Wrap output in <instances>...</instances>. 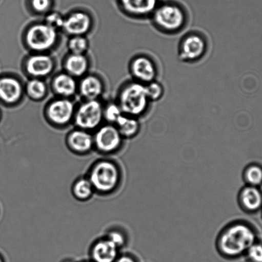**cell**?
Returning a JSON list of instances; mask_svg holds the SVG:
<instances>
[{"label":"cell","instance_id":"obj_15","mask_svg":"<svg viewBox=\"0 0 262 262\" xmlns=\"http://www.w3.org/2000/svg\"><path fill=\"white\" fill-rule=\"evenodd\" d=\"M104 82L99 77L94 74L82 77L78 83V92L85 101L98 100L104 93Z\"/></svg>","mask_w":262,"mask_h":262},{"label":"cell","instance_id":"obj_5","mask_svg":"<svg viewBox=\"0 0 262 262\" xmlns=\"http://www.w3.org/2000/svg\"><path fill=\"white\" fill-rule=\"evenodd\" d=\"M104 106L99 100L85 101L75 110L74 124L80 129H96L104 119Z\"/></svg>","mask_w":262,"mask_h":262},{"label":"cell","instance_id":"obj_31","mask_svg":"<svg viewBox=\"0 0 262 262\" xmlns=\"http://www.w3.org/2000/svg\"><path fill=\"white\" fill-rule=\"evenodd\" d=\"M108 239L112 241L118 248L122 247L125 243V238L122 233L118 232H110L108 236Z\"/></svg>","mask_w":262,"mask_h":262},{"label":"cell","instance_id":"obj_2","mask_svg":"<svg viewBox=\"0 0 262 262\" xmlns=\"http://www.w3.org/2000/svg\"><path fill=\"white\" fill-rule=\"evenodd\" d=\"M151 101L146 85L135 80L123 84L118 93L117 103L123 114L138 118L145 115L150 108Z\"/></svg>","mask_w":262,"mask_h":262},{"label":"cell","instance_id":"obj_32","mask_svg":"<svg viewBox=\"0 0 262 262\" xmlns=\"http://www.w3.org/2000/svg\"><path fill=\"white\" fill-rule=\"evenodd\" d=\"M115 262H137L132 256L123 255L118 256Z\"/></svg>","mask_w":262,"mask_h":262},{"label":"cell","instance_id":"obj_22","mask_svg":"<svg viewBox=\"0 0 262 262\" xmlns=\"http://www.w3.org/2000/svg\"><path fill=\"white\" fill-rule=\"evenodd\" d=\"M48 86L43 79L31 78L25 86V92L31 100L42 101L48 94Z\"/></svg>","mask_w":262,"mask_h":262},{"label":"cell","instance_id":"obj_21","mask_svg":"<svg viewBox=\"0 0 262 262\" xmlns=\"http://www.w3.org/2000/svg\"><path fill=\"white\" fill-rule=\"evenodd\" d=\"M123 137L132 138L139 132L140 125L137 118L123 114L114 124Z\"/></svg>","mask_w":262,"mask_h":262},{"label":"cell","instance_id":"obj_20","mask_svg":"<svg viewBox=\"0 0 262 262\" xmlns=\"http://www.w3.org/2000/svg\"><path fill=\"white\" fill-rule=\"evenodd\" d=\"M240 201L246 210L254 211L259 209L262 204V196L258 189L253 186H248L242 190L240 194Z\"/></svg>","mask_w":262,"mask_h":262},{"label":"cell","instance_id":"obj_35","mask_svg":"<svg viewBox=\"0 0 262 262\" xmlns=\"http://www.w3.org/2000/svg\"><path fill=\"white\" fill-rule=\"evenodd\" d=\"M63 262H73V261H70V260H66V261H63Z\"/></svg>","mask_w":262,"mask_h":262},{"label":"cell","instance_id":"obj_13","mask_svg":"<svg viewBox=\"0 0 262 262\" xmlns=\"http://www.w3.org/2000/svg\"><path fill=\"white\" fill-rule=\"evenodd\" d=\"M92 27L91 15L83 11L71 12L64 19L63 30L69 36H86Z\"/></svg>","mask_w":262,"mask_h":262},{"label":"cell","instance_id":"obj_6","mask_svg":"<svg viewBox=\"0 0 262 262\" xmlns=\"http://www.w3.org/2000/svg\"><path fill=\"white\" fill-rule=\"evenodd\" d=\"M208 42L201 33L189 32L182 37L179 43V60L186 63H195L201 60L207 52Z\"/></svg>","mask_w":262,"mask_h":262},{"label":"cell","instance_id":"obj_28","mask_svg":"<svg viewBox=\"0 0 262 262\" xmlns=\"http://www.w3.org/2000/svg\"><path fill=\"white\" fill-rule=\"evenodd\" d=\"M245 177L251 186H257L262 182V169L256 166L249 167L246 169Z\"/></svg>","mask_w":262,"mask_h":262},{"label":"cell","instance_id":"obj_3","mask_svg":"<svg viewBox=\"0 0 262 262\" xmlns=\"http://www.w3.org/2000/svg\"><path fill=\"white\" fill-rule=\"evenodd\" d=\"M150 18L154 27L166 35L178 34L186 28L188 22L185 10L174 4L158 5Z\"/></svg>","mask_w":262,"mask_h":262},{"label":"cell","instance_id":"obj_9","mask_svg":"<svg viewBox=\"0 0 262 262\" xmlns=\"http://www.w3.org/2000/svg\"><path fill=\"white\" fill-rule=\"evenodd\" d=\"M129 69L133 80L145 84L156 80L158 74L155 61L146 55L134 56L130 61Z\"/></svg>","mask_w":262,"mask_h":262},{"label":"cell","instance_id":"obj_26","mask_svg":"<svg viewBox=\"0 0 262 262\" xmlns=\"http://www.w3.org/2000/svg\"><path fill=\"white\" fill-rule=\"evenodd\" d=\"M145 85L148 98L151 102L160 101L163 98L165 90L160 82L155 80Z\"/></svg>","mask_w":262,"mask_h":262},{"label":"cell","instance_id":"obj_27","mask_svg":"<svg viewBox=\"0 0 262 262\" xmlns=\"http://www.w3.org/2000/svg\"><path fill=\"white\" fill-rule=\"evenodd\" d=\"M64 19L65 17H63L60 13L51 12L48 13L46 15L44 23L58 32L59 30H63Z\"/></svg>","mask_w":262,"mask_h":262},{"label":"cell","instance_id":"obj_11","mask_svg":"<svg viewBox=\"0 0 262 262\" xmlns=\"http://www.w3.org/2000/svg\"><path fill=\"white\" fill-rule=\"evenodd\" d=\"M25 87L16 77L0 76V102L7 106L16 104L22 99Z\"/></svg>","mask_w":262,"mask_h":262},{"label":"cell","instance_id":"obj_25","mask_svg":"<svg viewBox=\"0 0 262 262\" xmlns=\"http://www.w3.org/2000/svg\"><path fill=\"white\" fill-rule=\"evenodd\" d=\"M123 115L119 105L115 102H109L104 106V118L110 124L114 125Z\"/></svg>","mask_w":262,"mask_h":262},{"label":"cell","instance_id":"obj_10","mask_svg":"<svg viewBox=\"0 0 262 262\" xmlns=\"http://www.w3.org/2000/svg\"><path fill=\"white\" fill-rule=\"evenodd\" d=\"M55 68L53 58L46 53H33L24 62L25 73L31 78H45L53 73Z\"/></svg>","mask_w":262,"mask_h":262},{"label":"cell","instance_id":"obj_16","mask_svg":"<svg viewBox=\"0 0 262 262\" xmlns=\"http://www.w3.org/2000/svg\"><path fill=\"white\" fill-rule=\"evenodd\" d=\"M51 86L54 93L62 98L71 99L78 90L76 78L66 72L54 77Z\"/></svg>","mask_w":262,"mask_h":262},{"label":"cell","instance_id":"obj_19","mask_svg":"<svg viewBox=\"0 0 262 262\" xmlns=\"http://www.w3.org/2000/svg\"><path fill=\"white\" fill-rule=\"evenodd\" d=\"M68 141L69 146L73 150L84 153L92 148L94 138L87 130L78 129L69 134Z\"/></svg>","mask_w":262,"mask_h":262},{"label":"cell","instance_id":"obj_1","mask_svg":"<svg viewBox=\"0 0 262 262\" xmlns=\"http://www.w3.org/2000/svg\"><path fill=\"white\" fill-rule=\"evenodd\" d=\"M255 241V233L250 227L235 223L223 231L218 242V249L224 257L235 259L246 253Z\"/></svg>","mask_w":262,"mask_h":262},{"label":"cell","instance_id":"obj_12","mask_svg":"<svg viewBox=\"0 0 262 262\" xmlns=\"http://www.w3.org/2000/svg\"><path fill=\"white\" fill-rule=\"evenodd\" d=\"M122 137L115 125L109 124L97 130L93 138L94 143L99 150L111 152L119 147Z\"/></svg>","mask_w":262,"mask_h":262},{"label":"cell","instance_id":"obj_18","mask_svg":"<svg viewBox=\"0 0 262 262\" xmlns=\"http://www.w3.org/2000/svg\"><path fill=\"white\" fill-rule=\"evenodd\" d=\"M66 73L74 78H82L87 75L90 67V61L86 55L69 54L64 61Z\"/></svg>","mask_w":262,"mask_h":262},{"label":"cell","instance_id":"obj_34","mask_svg":"<svg viewBox=\"0 0 262 262\" xmlns=\"http://www.w3.org/2000/svg\"><path fill=\"white\" fill-rule=\"evenodd\" d=\"M1 118H2V112H1V110H0V120H1Z\"/></svg>","mask_w":262,"mask_h":262},{"label":"cell","instance_id":"obj_4","mask_svg":"<svg viewBox=\"0 0 262 262\" xmlns=\"http://www.w3.org/2000/svg\"><path fill=\"white\" fill-rule=\"evenodd\" d=\"M58 39V31L44 22L30 26L24 35L25 45L33 53H46L55 47Z\"/></svg>","mask_w":262,"mask_h":262},{"label":"cell","instance_id":"obj_14","mask_svg":"<svg viewBox=\"0 0 262 262\" xmlns=\"http://www.w3.org/2000/svg\"><path fill=\"white\" fill-rule=\"evenodd\" d=\"M125 14L135 19L151 17L158 6V0H120Z\"/></svg>","mask_w":262,"mask_h":262},{"label":"cell","instance_id":"obj_24","mask_svg":"<svg viewBox=\"0 0 262 262\" xmlns=\"http://www.w3.org/2000/svg\"><path fill=\"white\" fill-rule=\"evenodd\" d=\"M93 190V187L89 180L82 179L78 180L74 185L73 193L78 199L86 200L91 196Z\"/></svg>","mask_w":262,"mask_h":262},{"label":"cell","instance_id":"obj_33","mask_svg":"<svg viewBox=\"0 0 262 262\" xmlns=\"http://www.w3.org/2000/svg\"><path fill=\"white\" fill-rule=\"evenodd\" d=\"M0 262H4V260H3V259L1 257V256H0Z\"/></svg>","mask_w":262,"mask_h":262},{"label":"cell","instance_id":"obj_29","mask_svg":"<svg viewBox=\"0 0 262 262\" xmlns=\"http://www.w3.org/2000/svg\"><path fill=\"white\" fill-rule=\"evenodd\" d=\"M246 253L250 262H262V245L260 244L254 243Z\"/></svg>","mask_w":262,"mask_h":262},{"label":"cell","instance_id":"obj_30","mask_svg":"<svg viewBox=\"0 0 262 262\" xmlns=\"http://www.w3.org/2000/svg\"><path fill=\"white\" fill-rule=\"evenodd\" d=\"M31 7L38 14L46 13L51 7V0H31Z\"/></svg>","mask_w":262,"mask_h":262},{"label":"cell","instance_id":"obj_23","mask_svg":"<svg viewBox=\"0 0 262 262\" xmlns=\"http://www.w3.org/2000/svg\"><path fill=\"white\" fill-rule=\"evenodd\" d=\"M89 46L86 36H72L68 41L69 52L77 55H86Z\"/></svg>","mask_w":262,"mask_h":262},{"label":"cell","instance_id":"obj_8","mask_svg":"<svg viewBox=\"0 0 262 262\" xmlns=\"http://www.w3.org/2000/svg\"><path fill=\"white\" fill-rule=\"evenodd\" d=\"M75 110L71 99L58 97L51 101L46 107V119L53 125L64 126L73 120Z\"/></svg>","mask_w":262,"mask_h":262},{"label":"cell","instance_id":"obj_17","mask_svg":"<svg viewBox=\"0 0 262 262\" xmlns=\"http://www.w3.org/2000/svg\"><path fill=\"white\" fill-rule=\"evenodd\" d=\"M119 248L109 239L98 241L91 251L92 262H115Z\"/></svg>","mask_w":262,"mask_h":262},{"label":"cell","instance_id":"obj_7","mask_svg":"<svg viewBox=\"0 0 262 262\" xmlns=\"http://www.w3.org/2000/svg\"><path fill=\"white\" fill-rule=\"evenodd\" d=\"M120 174L117 166L108 161H102L93 167L89 181L94 189L102 192L113 191L117 187Z\"/></svg>","mask_w":262,"mask_h":262}]
</instances>
